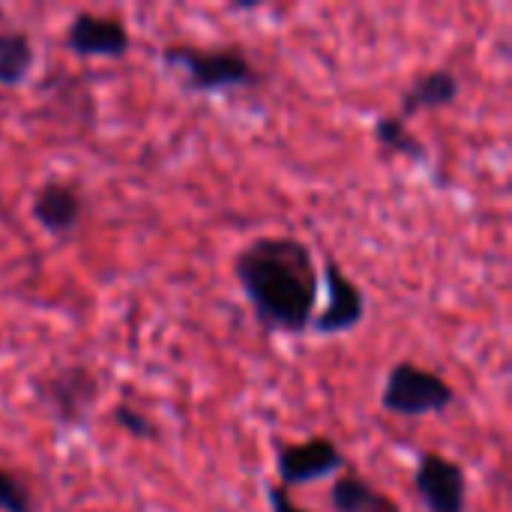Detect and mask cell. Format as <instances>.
Here are the masks:
<instances>
[{"instance_id": "cell-1", "label": "cell", "mask_w": 512, "mask_h": 512, "mask_svg": "<svg viewBox=\"0 0 512 512\" xmlns=\"http://www.w3.org/2000/svg\"><path fill=\"white\" fill-rule=\"evenodd\" d=\"M234 279L264 333L303 336L321 297L312 249L288 234H261L234 255Z\"/></svg>"}, {"instance_id": "cell-2", "label": "cell", "mask_w": 512, "mask_h": 512, "mask_svg": "<svg viewBox=\"0 0 512 512\" xmlns=\"http://www.w3.org/2000/svg\"><path fill=\"white\" fill-rule=\"evenodd\" d=\"M162 66L180 78V87L186 93L198 96L249 90L261 84L258 66L234 45L168 42L162 48Z\"/></svg>"}, {"instance_id": "cell-3", "label": "cell", "mask_w": 512, "mask_h": 512, "mask_svg": "<svg viewBox=\"0 0 512 512\" xmlns=\"http://www.w3.org/2000/svg\"><path fill=\"white\" fill-rule=\"evenodd\" d=\"M33 396L57 429H87V423L99 405L102 384L90 366L66 363V366H57L54 372L36 378Z\"/></svg>"}, {"instance_id": "cell-4", "label": "cell", "mask_w": 512, "mask_h": 512, "mask_svg": "<svg viewBox=\"0 0 512 512\" xmlns=\"http://www.w3.org/2000/svg\"><path fill=\"white\" fill-rule=\"evenodd\" d=\"M456 390L447 378L414 360H399L390 366L381 390V408L393 417H435L456 405Z\"/></svg>"}, {"instance_id": "cell-5", "label": "cell", "mask_w": 512, "mask_h": 512, "mask_svg": "<svg viewBox=\"0 0 512 512\" xmlns=\"http://www.w3.org/2000/svg\"><path fill=\"white\" fill-rule=\"evenodd\" d=\"M318 276H321L324 306H321V312H315L309 330H315L318 336H327V339L357 330L366 321V294H363V288L333 258H324Z\"/></svg>"}, {"instance_id": "cell-6", "label": "cell", "mask_w": 512, "mask_h": 512, "mask_svg": "<svg viewBox=\"0 0 512 512\" xmlns=\"http://www.w3.org/2000/svg\"><path fill=\"white\" fill-rule=\"evenodd\" d=\"M348 468L345 453L327 435H315L300 444H279L276 447V474L282 489L309 486L327 477H336Z\"/></svg>"}, {"instance_id": "cell-7", "label": "cell", "mask_w": 512, "mask_h": 512, "mask_svg": "<svg viewBox=\"0 0 512 512\" xmlns=\"http://www.w3.org/2000/svg\"><path fill=\"white\" fill-rule=\"evenodd\" d=\"M414 492L426 512H468L465 468L444 453L423 450L414 468Z\"/></svg>"}, {"instance_id": "cell-8", "label": "cell", "mask_w": 512, "mask_h": 512, "mask_svg": "<svg viewBox=\"0 0 512 512\" xmlns=\"http://www.w3.org/2000/svg\"><path fill=\"white\" fill-rule=\"evenodd\" d=\"M63 42L75 57H105V60H120L132 48V36L126 24L114 15H96V12H75L66 24Z\"/></svg>"}, {"instance_id": "cell-9", "label": "cell", "mask_w": 512, "mask_h": 512, "mask_svg": "<svg viewBox=\"0 0 512 512\" xmlns=\"http://www.w3.org/2000/svg\"><path fill=\"white\" fill-rule=\"evenodd\" d=\"M84 195L66 180H45L30 198V219L54 240H66L84 219Z\"/></svg>"}, {"instance_id": "cell-10", "label": "cell", "mask_w": 512, "mask_h": 512, "mask_svg": "<svg viewBox=\"0 0 512 512\" xmlns=\"http://www.w3.org/2000/svg\"><path fill=\"white\" fill-rule=\"evenodd\" d=\"M462 93V81L453 69L438 66V69H426L420 75L411 78V84L399 93V117H417L423 111H435V108H450Z\"/></svg>"}, {"instance_id": "cell-11", "label": "cell", "mask_w": 512, "mask_h": 512, "mask_svg": "<svg viewBox=\"0 0 512 512\" xmlns=\"http://www.w3.org/2000/svg\"><path fill=\"white\" fill-rule=\"evenodd\" d=\"M36 66L33 39L18 27H0V87H21Z\"/></svg>"}, {"instance_id": "cell-12", "label": "cell", "mask_w": 512, "mask_h": 512, "mask_svg": "<svg viewBox=\"0 0 512 512\" xmlns=\"http://www.w3.org/2000/svg\"><path fill=\"white\" fill-rule=\"evenodd\" d=\"M372 135L384 150H390L408 162L429 165V147L408 129V120H402L399 114H381L372 126Z\"/></svg>"}, {"instance_id": "cell-13", "label": "cell", "mask_w": 512, "mask_h": 512, "mask_svg": "<svg viewBox=\"0 0 512 512\" xmlns=\"http://www.w3.org/2000/svg\"><path fill=\"white\" fill-rule=\"evenodd\" d=\"M387 495L378 492L366 477L357 471H345L330 486V510L333 512H372L381 507Z\"/></svg>"}, {"instance_id": "cell-14", "label": "cell", "mask_w": 512, "mask_h": 512, "mask_svg": "<svg viewBox=\"0 0 512 512\" xmlns=\"http://www.w3.org/2000/svg\"><path fill=\"white\" fill-rule=\"evenodd\" d=\"M0 512H39L33 489L15 471L0 465Z\"/></svg>"}, {"instance_id": "cell-15", "label": "cell", "mask_w": 512, "mask_h": 512, "mask_svg": "<svg viewBox=\"0 0 512 512\" xmlns=\"http://www.w3.org/2000/svg\"><path fill=\"white\" fill-rule=\"evenodd\" d=\"M111 423L123 432V435H129V438H135V441H153L159 432H156V423L141 411V408H135V405H129V402H117L114 408H111Z\"/></svg>"}, {"instance_id": "cell-16", "label": "cell", "mask_w": 512, "mask_h": 512, "mask_svg": "<svg viewBox=\"0 0 512 512\" xmlns=\"http://www.w3.org/2000/svg\"><path fill=\"white\" fill-rule=\"evenodd\" d=\"M264 492H267V504H270V512H306L303 507H297V504L291 501L288 489H282L279 483H276V486L270 483Z\"/></svg>"}, {"instance_id": "cell-17", "label": "cell", "mask_w": 512, "mask_h": 512, "mask_svg": "<svg viewBox=\"0 0 512 512\" xmlns=\"http://www.w3.org/2000/svg\"><path fill=\"white\" fill-rule=\"evenodd\" d=\"M372 512H402V507H399V501H396V498H384V501H381V507Z\"/></svg>"}]
</instances>
